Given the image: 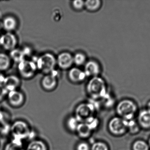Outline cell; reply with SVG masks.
<instances>
[{
    "instance_id": "603a6c76",
    "label": "cell",
    "mask_w": 150,
    "mask_h": 150,
    "mask_svg": "<svg viewBox=\"0 0 150 150\" xmlns=\"http://www.w3.org/2000/svg\"><path fill=\"white\" fill-rule=\"evenodd\" d=\"M9 57L11 59L18 64L25 59V56L23 50L16 48L10 51Z\"/></svg>"
},
{
    "instance_id": "4316f807",
    "label": "cell",
    "mask_w": 150,
    "mask_h": 150,
    "mask_svg": "<svg viewBox=\"0 0 150 150\" xmlns=\"http://www.w3.org/2000/svg\"><path fill=\"white\" fill-rule=\"evenodd\" d=\"M148 143L143 140H137L133 143L132 150H149Z\"/></svg>"
},
{
    "instance_id": "44dd1931",
    "label": "cell",
    "mask_w": 150,
    "mask_h": 150,
    "mask_svg": "<svg viewBox=\"0 0 150 150\" xmlns=\"http://www.w3.org/2000/svg\"><path fill=\"white\" fill-rule=\"evenodd\" d=\"M11 59L9 56L4 53H0V71L9 69L11 66Z\"/></svg>"
},
{
    "instance_id": "ffe728a7",
    "label": "cell",
    "mask_w": 150,
    "mask_h": 150,
    "mask_svg": "<svg viewBox=\"0 0 150 150\" xmlns=\"http://www.w3.org/2000/svg\"><path fill=\"white\" fill-rule=\"evenodd\" d=\"M79 123V121L74 115L70 116L66 120V127L70 132H75Z\"/></svg>"
},
{
    "instance_id": "277c9868",
    "label": "cell",
    "mask_w": 150,
    "mask_h": 150,
    "mask_svg": "<svg viewBox=\"0 0 150 150\" xmlns=\"http://www.w3.org/2000/svg\"><path fill=\"white\" fill-rule=\"evenodd\" d=\"M36 64L38 70L45 74H49L55 70L57 65V58L52 53L46 52L38 58Z\"/></svg>"
},
{
    "instance_id": "ba28073f",
    "label": "cell",
    "mask_w": 150,
    "mask_h": 150,
    "mask_svg": "<svg viewBox=\"0 0 150 150\" xmlns=\"http://www.w3.org/2000/svg\"><path fill=\"white\" fill-rule=\"evenodd\" d=\"M17 39L12 32H7L1 36L0 45L6 50H13L16 49L17 44Z\"/></svg>"
},
{
    "instance_id": "5b68a950",
    "label": "cell",
    "mask_w": 150,
    "mask_h": 150,
    "mask_svg": "<svg viewBox=\"0 0 150 150\" xmlns=\"http://www.w3.org/2000/svg\"><path fill=\"white\" fill-rule=\"evenodd\" d=\"M94 111L95 107L93 103H83L76 107L74 115L80 122H83L90 117L93 116Z\"/></svg>"
},
{
    "instance_id": "ac0fdd59",
    "label": "cell",
    "mask_w": 150,
    "mask_h": 150,
    "mask_svg": "<svg viewBox=\"0 0 150 150\" xmlns=\"http://www.w3.org/2000/svg\"><path fill=\"white\" fill-rule=\"evenodd\" d=\"M92 132L86 124L83 122H80L79 124L75 133L79 136V137L85 139L88 138L91 136Z\"/></svg>"
},
{
    "instance_id": "4dcf8cb0",
    "label": "cell",
    "mask_w": 150,
    "mask_h": 150,
    "mask_svg": "<svg viewBox=\"0 0 150 150\" xmlns=\"http://www.w3.org/2000/svg\"><path fill=\"white\" fill-rule=\"evenodd\" d=\"M76 150H91V146L86 141L79 142L75 147Z\"/></svg>"
},
{
    "instance_id": "f546056e",
    "label": "cell",
    "mask_w": 150,
    "mask_h": 150,
    "mask_svg": "<svg viewBox=\"0 0 150 150\" xmlns=\"http://www.w3.org/2000/svg\"><path fill=\"white\" fill-rule=\"evenodd\" d=\"M72 6L75 10L81 11L85 8V1L81 0H75L72 2Z\"/></svg>"
},
{
    "instance_id": "484cf974",
    "label": "cell",
    "mask_w": 150,
    "mask_h": 150,
    "mask_svg": "<svg viewBox=\"0 0 150 150\" xmlns=\"http://www.w3.org/2000/svg\"><path fill=\"white\" fill-rule=\"evenodd\" d=\"M125 121L126 122L128 130H129L131 133L134 134L139 132L140 127L138 124L134 121V119L125 120Z\"/></svg>"
},
{
    "instance_id": "e0dca14e",
    "label": "cell",
    "mask_w": 150,
    "mask_h": 150,
    "mask_svg": "<svg viewBox=\"0 0 150 150\" xmlns=\"http://www.w3.org/2000/svg\"><path fill=\"white\" fill-rule=\"evenodd\" d=\"M3 29L7 32H12L16 29L18 25L17 20L13 16L5 17L2 22Z\"/></svg>"
},
{
    "instance_id": "d590c367",
    "label": "cell",
    "mask_w": 150,
    "mask_h": 150,
    "mask_svg": "<svg viewBox=\"0 0 150 150\" xmlns=\"http://www.w3.org/2000/svg\"><path fill=\"white\" fill-rule=\"evenodd\" d=\"M0 38H1V36H0Z\"/></svg>"
},
{
    "instance_id": "d4e9b609",
    "label": "cell",
    "mask_w": 150,
    "mask_h": 150,
    "mask_svg": "<svg viewBox=\"0 0 150 150\" xmlns=\"http://www.w3.org/2000/svg\"><path fill=\"white\" fill-rule=\"evenodd\" d=\"M10 116L8 112L0 110V127L10 126Z\"/></svg>"
},
{
    "instance_id": "52a82bcc",
    "label": "cell",
    "mask_w": 150,
    "mask_h": 150,
    "mask_svg": "<svg viewBox=\"0 0 150 150\" xmlns=\"http://www.w3.org/2000/svg\"><path fill=\"white\" fill-rule=\"evenodd\" d=\"M108 128L110 133L115 136L123 135L128 130L125 120L120 117H115L110 119Z\"/></svg>"
},
{
    "instance_id": "e575fe53",
    "label": "cell",
    "mask_w": 150,
    "mask_h": 150,
    "mask_svg": "<svg viewBox=\"0 0 150 150\" xmlns=\"http://www.w3.org/2000/svg\"><path fill=\"white\" fill-rule=\"evenodd\" d=\"M147 143H148V145H149V147H150V137L149 138V140H148V142Z\"/></svg>"
},
{
    "instance_id": "8992f818",
    "label": "cell",
    "mask_w": 150,
    "mask_h": 150,
    "mask_svg": "<svg viewBox=\"0 0 150 150\" xmlns=\"http://www.w3.org/2000/svg\"><path fill=\"white\" fill-rule=\"evenodd\" d=\"M18 69L22 77L29 79L34 77L38 68L35 62L25 59L18 64Z\"/></svg>"
},
{
    "instance_id": "7402d4cb",
    "label": "cell",
    "mask_w": 150,
    "mask_h": 150,
    "mask_svg": "<svg viewBox=\"0 0 150 150\" xmlns=\"http://www.w3.org/2000/svg\"><path fill=\"white\" fill-rule=\"evenodd\" d=\"M23 142L12 139L11 141L6 144L4 150H23Z\"/></svg>"
},
{
    "instance_id": "7a4b0ae2",
    "label": "cell",
    "mask_w": 150,
    "mask_h": 150,
    "mask_svg": "<svg viewBox=\"0 0 150 150\" xmlns=\"http://www.w3.org/2000/svg\"><path fill=\"white\" fill-rule=\"evenodd\" d=\"M10 133L12 139L23 142L30 138L34 132L29 125L23 120H17L11 124Z\"/></svg>"
},
{
    "instance_id": "3957f363",
    "label": "cell",
    "mask_w": 150,
    "mask_h": 150,
    "mask_svg": "<svg viewBox=\"0 0 150 150\" xmlns=\"http://www.w3.org/2000/svg\"><path fill=\"white\" fill-rule=\"evenodd\" d=\"M137 109L136 103L129 99L120 101L116 106V111L120 117L125 120L133 119Z\"/></svg>"
},
{
    "instance_id": "4fadbf2b",
    "label": "cell",
    "mask_w": 150,
    "mask_h": 150,
    "mask_svg": "<svg viewBox=\"0 0 150 150\" xmlns=\"http://www.w3.org/2000/svg\"><path fill=\"white\" fill-rule=\"evenodd\" d=\"M21 80L16 75H10L6 77L3 86L8 93L17 90L21 85Z\"/></svg>"
},
{
    "instance_id": "5bb4252c",
    "label": "cell",
    "mask_w": 150,
    "mask_h": 150,
    "mask_svg": "<svg viewBox=\"0 0 150 150\" xmlns=\"http://www.w3.org/2000/svg\"><path fill=\"white\" fill-rule=\"evenodd\" d=\"M68 79L73 83H81L84 81L86 76L84 71L78 67H72L69 70L68 73Z\"/></svg>"
},
{
    "instance_id": "2e32d148",
    "label": "cell",
    "mask_w": 150,
    "mask_h": 150,
    "mask_svg": "<svg viewBox=\"0 0 150 150\" xmlns=\"http://www.w3.org/2000/svg\"><path fill=\"white\" fill-rule=\"evenodd\" d=\"M27 150H49L48 145L43 140L33 139L30 140L26 148Z\"/></svg>"
},
{
    "instance_id": "9a60e30c",
    "label": "cell",
    "mask_w": 150,
    "mask_h": 150,
    "mask_svg": "<svg viewBox=\"0 0 150 150\" xmlns=\"http://www.w3.org/2000/svg\"><path fill=\"white\" fill-rule=\"evenodd\" d=\"M137 123L139 127L144 129H150V109L142 110L139 113Z\"/></svg>"
},
{
    "instance_id": "cb8c5ba5",
    "label": "cell",
    "mask_w": 150,
    "mask_h": 150,
    "mask_svg": "<svg viewBox=\"0 0 150 150\" xmlns=\"http://www.w3.org/2000/svg\"><path fill=\"white\" fill-rule=\"evenodd\" d=\"M73 62L77 66L85 65L87 62L86 55L82 52H77L73 56Z\"/></svg>"
},
{
    "instance_id": "9c48e42d",
    "label": "cell",
    "mask_w": 150,
    "mask_h": 150,
    "mask_svg": "<svg viewBox=\"0 0 150 150\" xmlns=\"http://www.w3.org/2000/svg\"><path fill=\"white\" fill-rule=\"evenodd\" d=\"M7 97L8 103L13 108H20L23 106L25 102L24 95L22 92L17 90L8 92Z\"/></svg>"
},
{
    "instance_id": "1f68e13d",
    "label": "cell",
    "mask_w": 150,
    "mask_h": 150,
    "mask_svg": "<svg viewBox=\"0 0 150 150\" xmlns=\"http://www.w3.org/2000/svg\"><path fill=\"white\" fill-rule=\"evenodd\" d=\"M8 93L4 86L0 85V102L3 101L6 96H7Z\"/></svg>"
},
{
    "instance_id": "8d00e7d4",
    "label": "cell",
    "mask_w": 150,
    "mask_h": 150,
    "mask_svg": "<svg viewBox=\"0 0 150 150\" xmlns=\"http://www.w3.org/2000/svg\"><path fill=\"white\" fill-rule=\"evenodd\" d=\"M0 130H1V128H0Z\"/></svg>"
},
{
    "instance_id": "d6a6232c",
    "label": "cell",
    "mask_w": 150,
    "mask_h": 150,
    "mask_svg": "<svg viewBox=\"0 0 150 150\" xmlns=\"http://www.w3.org/2000/svg\"><path fill=\"white\" fill-rule=\"evenodd\" d=\"M5 79H6V77L5 75L1 73V71H0V85H3Z\"/></svg>"
},
{
    "instance_id": "f1b7e54d",
    "label": "cell",
    "mask_w": 150,
    "mask_h": 150,
    "mask_svg": "<svg viewBox=\"0 0 150 150\" xmlns=\"http://www.w3.org/2000/svg\"><path fill=\"white\" fill-rule=\"evenodd\" d=\"M91 150H109L107 144L102 141H97L91 146Z\"/></svg>"
},
{
    "instance_id": "30bf717a",
    "label": "cell",
    "mask_w": 150,
    "mask_h": 150,
    "mask_svg": "<svg viewBox=\"0 0 150 150\" xmlns=\"http://www.w3.org/2000/svg\"><path fill=\"white\" fill-rule=\"evenodd\" d=\"M57 64L61 69H69L74 64L73 56L70 52H61L57 58Z\"/></svg>"
},
{
    "instance_id": "7c38bea8",
    "label": "cell",
    "mask_w": 150,
    "mask_h": 150,
    "mask_svg": "<svg viewBox=\"0 0 150 150\" xmlns=\"http://www.w3.org/2000/svg\"><path fill=\"white\" fill-rule=\"evenodd\" d=\"M57 84L56 74L52 72L44 76L41 81V85L44 89L46 91L53 90L56 88Z\"/></svg>"
},
{
    "instance_id": "83f0119b",
    "label": "cell",
    "mask_w": 150,
    "mask_h": 150,
    "mask_svg": "<svg viewBox=\"0 0 150 150\" xmlns=\"http://www.w3.org/2000/svg\"><path fill=\"white\" fill-rule=\"evenodd\" d=\"M84 122L89 127L92 131L94 130L98 127L99 125L98 119L95 117L93 116L88 118Z\"/></svg>"
},
{
    "instance_id": "836d02e7",
    "label": "cell",
    "mask_w": 150,
    "mask_h": 150,
    "mask_svg": "<svg viewBox=\"0 0 150 150\" xmlns=\"http://www.w3.org/2000/svg\"><path fill=\"white\" fill-rule=\"evenodd\" d=\"M147 109H150V101L148 102V104H147Z\"/></svg>"
},
{
    "instance_id": "d6986e66",
    "label": "cell",
    "mask_w": 150,
    "mask_h": 150,
    "mask_svg": "<svg viewBox=\"0 0 150 150\" xmlns=\"http://www.w3.org/2000/svg\"><path fill=\"white\" fill-rule=\"evenodd\" d=\"M102 6V1L100 0H87L85 1V8L92 13L99 11Z\"/></svg>"
},
{
    "instance_id": "6da1fadb",
    "label": "cell",
    "mask_w": 150,
    "mask_h": 150,
    "mask_svg": "<svg viewBox=\"0 0 150 150\" xmlns=\"http://www.w3.org/2000/svg\"><path fill=\"white\" fill-rule=\"evenodd\" d=\"M88 94L93 99L103 98L107 95V86L105 81L99 76L91 78L86 87Z\"/></svg>"
},
{
    "instance_id": "8fae6325",
    "label": "cell",
    "mask_w": 150,
    "mask_h": 150,
    "mask_svg": "<svg viewBox=\"0 0 150 150\" xmlns=\"http://www.w3.org/2000/svg\"><path fill=\"white\" fill-rule=\"evenodd\" d=\"M101 71V68L99 63L95 60L87 61L84 66V72L87 77H97Z\"/></svg>"
}]
</instances>
